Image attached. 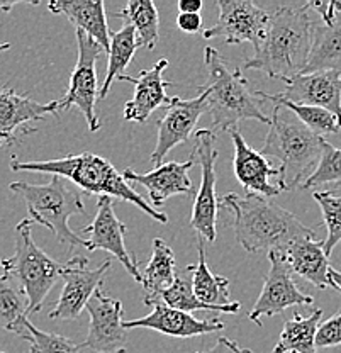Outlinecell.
Masks as SVG:
<instances>
[{
	"instance_id": "ba28073f",
	"label": "cell",
	"mask_w": 341,
	"mask_h": 353,
	"mask_svg": "<svg viewBox=\"0 0 341 353\" xmlns=\"http://www.w3.org/2000/svg\"><path fill=\"white\" fill-rule=\"evenodd\" d=\"M194 157L200 165V187L194 199L190 226L205 241L212 243L218 234V214L221 199L216 194V134L212 130H199L194 134Z\"/></svg>"
},
{
	"instance_id": "e575fe53",
	"label": "cell",
	"mask_w": 341,
	"mask_h": 353,
	"mask_svg": "<svg viewBox=\"0 0 341 353\" xmlns=\"http://www.w3.org/2000/svg\"><path fill=\"white\" fill-rule=\"evenodd\" d=\"M324 183L341 185V150L329 145L326 139L322 143L321 160H319L316 172L304 183V189H316Z\"/></svg>"
},
{
	"instance_id": "603a6c76",
	"label": "cell",
	"mask_w": 341,
	"mask_h": 353,
	"mask_svg": "<svg viewBox=\"0 0 341 353\" xmlns=\"http://www.w3.org/2000/svg\"><path fill=\"white\" fill-rule=\"evenodd\" d=\"M282 255L299 277L306 279L318 289H328L331 265L324 252V240H318L316 236L302 238L292 243Z\"/></svg>"
},
{
	"instance_id": "4fadbf2b",
	"label": "cell",
	"mask_w": 341,
	"mask_h": 353,
	"mask_svg": "<svg viewBox=\"0 0 341 353\" xmlns=\"http://www.w3.org/2000/svg\"><path fill=\"white\" fill-rule=\"evenodd\" d=\"M111 260H105L101 267L89 268V259L75 256L65 263L61 279L65 285L56 306L51 309V319H76L87 307L95 290L101 287L102 277L111 268Z\"/></svg>"
},
{
	"instance_id": "52a82bcc",
	"label": "cell",
	"mask_w": 341,
	"mask_h": 353,
	"mask_svg": "<svg viewBox=\"0 0 341 353\" xmlns=\"http://www.w3.org/2000/svg\"><path fill=\"white\" fill-rule=\"evenodd\" d=\"M32 224L29 218L17 224L14 255L0 262L3 274L10 275L28 297V314L41 311L48 294L65 270V263L46 255L32 240Z\"/></svg>"
},
{
	"instance_id": "d6986e66",
	"label": "cell",
	"mask_w": 341,
	"mask_h": 353,
	"mask_svg": "<svg viewBox=\"0 0 341 353\" xmlns=\"http://www.w3.org/2000/svg\"><path fill=\"white\" fill-rule=\"evenodd\" d=\"M165 68H168V60L161 58L152 68L141 70L138 77L123 75L117 79L121 82L134 83V97L124 105V119L131 123H146L156 109L172 104L174 97L167 92L170 83L163 80Z\"/></svg>"
},
{
	"instance_id": "7c38bea8",
	"label": "cell",
	"mask_w": 341,
	"mask_h": 353,
	"mask_svg": "<svg viewBox=\"0 0 341 353\" xmlns=\"http://www.w3.org/2000/svg\"><path fill=\"white\" fill-rule=\"evenodd\" d=\"M85 309L90 316V325L82 348H90L95 353L123 350L127 341V330L123 321V303L99 287Z\"/></svg>"
},
{
	"instance_id": "7a4b0ae2",
	"label": "cell",
	"mask_w": 341,
	"mask_h": 353,
	"mask_svg": "<svg viewBox=\"0 0 341 353\" xmlns=\"http://www.w3.org/2000/svg\"><path fill=\"white\" fill-rule=\"evenodd\" d=\"M221 205L233 212L234 236L250 253H284L297 240L316 236L291 211L255 194H226Z\"/></svg>"
},
{
	"instance_id": "8fae6325",
	"label": "cell",
	"mask_w": 341,
	"mask_h": 353,
	"mask_svg": "<svg viewBox=\"0 0 341 353\" xmlns=\"http://www.w3.org/2000/svg\"><path fill=\"white\" fill-rule=\"evenodd\" d=\"M270 270L267 272L263 289L248 319L260 325L265 316H275L292 306H313L314 297L304 294L292 279V270L280 252H269Z\"/></svg>"
},
{
	"instance_id": "9c48e42d",
	"label": "cell",
	"mask_w": 341,
	"mask_h": 353,
	"mask_svg": "<svg viewBox=\"0 0 341 353\" xmlns=\"http://www.w3.org/2000/svg\"><path fill=\"white\" fill-rule=\"evenodd\" d=\"M76 46H79V58L70 77V85L67 94L61 101H58V110H70L76 108L83 114L87 126L92 132L101 130V119L95 110V104L99 99V82L95 65L101 58V44H97L90 36L76 29Z\"/></svg>"
},
{
	"instance_id": "ab89813d",
	"label": "cell",
	"mask_w": 341,
	"mask_h": 353,
	"mask_svg": "<svg viewBox=\"0 0 341 353\" xmlns=\"http://www.w3.org/2000/svg\"><path fill=\"white\" fill-rule=\"evenodd\" d=\"M329 287L341 292V272L336 268H329Z\"/></svg>"
},
{
	"instance_id": "e0dca14e",
	"label": "cell",
	"mask_w": 341,
	"mask_h": 353,
	"mask_svg": "<svg viewBox=\"0 0 341 353\" xmlns=\"http://www.w3.org/2000/svg\"><path fill=\"white\" fill-rule=\"evenodd\" d=\"M196 163V157H190L183 161H167L156 167L148 174H138L133 168H126L123 172L126 182L139 183L148 190V197L153 208L163 205L165 202L174 196H189L196 197L194 183L190 180L189 172Z\"/></svg>"
},
{
	"instance_id": "b9f144b4",
	"label": "cell",
	"mask_w": 341,
	"mask_h": 353,
	"mask_svg": "<svg viewBox=\"0 0 341 353\" xmlns=\"http://www.w3.org/2000/svg\"><path fill=\"white\" fill-rule=\"evenodd\" d=\"M116 353H126V350H124V348H123V350H119V352H116Z\"/></svg>"
},
{
	"instance_id": "d4e9b609",
	"label": "cell",
	"mask_w": 341,
	"mask_h": 353,
	"mask_svg": "<svg viewBox=\"0 0 341 353\" xmlns=\"http://www.w3.org/2000/svg\"><path fill=\"white\" fill-rule=\"evenodd\" d=\"M175 277V255L174 250L161 238L153 240V255L141 274V285L145 287L146 306H153L161 294L174 285Z\"/></svg>"
},
{
	"instance_id": "7402d4cb",
	"label": "cell",
	"mask_w": 341,
	"mask_h": 353,
	"mask_svg": "<svg viewBox=\"0 0 341 353\" xmlns=\"http://www.w3.org/2000/svg\"><path fill=\"white\" fill-rule=\"evenodd\" d=\"M48 9L53 14L67 17L79 31L90 36L95 43L101 44L105 53H109L111 32L102 0H53L48 3Z\"/></svg>"
},
{
	"instance_id": "3957f363",
	"label": "cell",
	"mask_w": 341,
	"mask_h": 353,
	"mask_svg": "<svg viewBox=\"0 0 341 353\" xmlns=\"http://www.w3.org/2000/svg\"><path fill=\"white\" fill-rule=\"evenodd\" d=\"M10 170L60 175L70 180L73 185L79 187L83 192L95 194L99 197L109 196L112 199H121L127 204L136 205L156 223H168L165 212L156 211L152 204H148L146 199L139 196L136 190L126 182L124 175L116 170L111 161L95 153L83 152L80 154H68L65 158L46 161H19L17 158H12Z\"/></svg>"
},
{
	"instance_id": "30bf717a",
	"label": "cell",
	"mask_w": 341,
	"mask_h": 353,
	"mask_svg": "<svg viewBox=\"0 0 341 353\" xmlns=\"http://www.w3.org/2000/svg\"><path fill=\"white\" fill-rule=\"evenodd\" d=\"M219 17L212 28L204 29L205 39H223L227 44L251 43L253 50L260 46L270 14L251 0H218Z\"/></svg>"
},
{
	"instance_id": "d590c367",
	"label": "cell",
	"mask_w": 341,
	"mask_h": 353,
	"mask_svg": "<svg viewBox=\"0 0 341 353\" xmlns=\"http://www.w3.org/2000/svg\"><path fill=\"white\" fill-rule=\"evenodd\" d=\"M338 345H341V311L321 323L316 334V348H331Z\"/></svg>"
},
{
	"instance_id": "ffe728a7",
	"label": "cell",
	"mask_w": 341,
	"mask_h": 353,
	"mask_svg": "<svg viewBox=\"0 0 341 353\" xmlns=\"http://www.w3.org/2000/svg\"><path fill=\"white\" fill-rule=\"evenodd\" d=\"M284 101L299 105H313L335 114L341 124V75L336 72L300 73L289 80L284 92L277 94Z\"/></svg>"
},
{
	"instance_id": "8992f818",
	"label": "cell",
	"mask_w": 341,
	"mask_h": 353,
	"mask_svg": "<svg viewBox=\"0 0 341 353\" xmlns=\"http://www.w3.org/2000/svg\"><path fill=\"white\" fill-rule=\"evenodd\" d=\"M9 189L25 202L29 219L36 224L46 226L56 240L75 248H87V240L73 233L68 226V219L76 214H85L82 192L79 187L60 175H51L48 183L14 182Z\"/></svg>"
},
{
	"instance_id": "83f0119b",
	"label": "cell",
	"mask_w": 341,
	"mask_h": 353,
	"mask_svg": "<svg viewBox=\"0 0 341 353\" xmlns=\"http://www.w3.org/2000/svg\"><path fill=\"white\" fill-rule=\"evenodd\" d=\"M138 48H143L141 41L138 39L136 31L133 26L123 24L119 31L111 34V50H109V63H107V75H105L104 83H102L101 92H99V99L107 97L109 90H111L112 83L116 82L119 77L124 75V70L127 68L133 60L134 53Z\"/></svg>"
},
{
	"instance_id": "60d3db41",
	"label": "cell",
	"mask_w": 341,
	"mask_h": 353,
	"mask_svg": "<svg viewBox=\"0 0 341 353\" xmlns=\"http://www.w3.org/2000/svg\"><path fill=\"white\" fill-rule=\"evenodd\" d=\"M7 50H10V43H2V44H0V54H2L3 51H7Z\"/></svg>"
},
{
	"instance_id": "7bdbcfd3",
	"label": "cell",
	"mask_w": 341,
	"mask_h": 353,
	"mask_svg": "<svg viewBox=\"0 0 341 353\" xmlns=\"http://www.w3.org/2000/svg\"><path fill=\"white\" fill-rule=\"evenodd\" d=\"M0 353H3V352H2V350H0Z\"/></svg>"
},
{
	"instance_id": "9a60e30c",
	"label": "cell",
	"mask_w": 341,
	"mask_h": 353,
	"mask_svg": "<svg viewBox=\"0 0 341 353\" xmlns=\"http://www.w3.org/2000/svg\"><path fill=\"white\" fill-rule=\"evenodd\" d=\"M227 132L233 139L234 175L247 194L267 199L284 192L285 185L282 183L280 167H272L262 152L251 148L238 128Z\"/></svg>"
},
{
	"instance_id": "6da1fadb",
	"label": "cell",
	"mask_w": 341,
	"mask_h": 353,
	"mask_svg": "<svg viewBox=\"0 0 341 353\" xmlns=\"http://www.w3.org/2000/svg\"><path fill=\"white\" fill-rule=\"evenodd\" d=\"M313 9L307 3L278 6L270 12L269 28L255 54L243 68L258 70L270 79L289 80L306 72L314 41Z\"/></svg>"
},
{
	"instance_id": "f546056e",
	"label": "cell",
	"mask_w": 341,
	"mask_h": 353,
	"mask_svg": "<svg viewBox=\"0 0 341 353\" xmlns=\"http://www.w3.org/2000/svg\"><path fill=\"white\" fill-rule=\"evenodd\" d=\"M116 17L124 24L133 26L143 48L155 50L160 39V16L158 9L152 0H130L126 7L116 14Z\"/></svg>"
},
{
	"instance_id": "836d02e7",
	"label": "cell",
	"mask_w": 341,
	"mask_h": 353,
	"mask_svg": "<svg viewBox=\"0 0 341 353\" xmlns=\"http://www.w3.org/2000/svg\"><path fill=\"white\" fill-rule=\"evenodd\" d=\"M322 212V221L328 230V236L324 240L326 255L331 256L335 246L341 241V197L333 194L331 190H321L313 194Z\"/></svg>"
},
{
	"instance_id": "277c9868",
	"label": "cell",
	"mask_w": 341,
	"mask_h": 353,
	"mask_svg": "<svg viewBox=\"0 0 341 353\" xmlns=\"http://www.w3.org/2000/svg\"><path fill=\"white\" fill-rule=\"evenodd\" d=\"M205 68L209 73L207 92L209 112L212 117V128L218 131L236 130L245 119H255L258 123L270 124V117L262 109V99L248 88V80L241 68H231L216 48L204 50Z\"/></svg>"
},
{
	"instance_id": "2e32d148",
	"label": "cell",
	"mask_w": 341,
	"mask_h": 353,
	"mask_svg": "<svg viewBox=\"0 0 341 353\" xmlns=\"http://www.w3.org/2000/svg\"><path fill=\"white\" fill-rule=\"evenodd\" d=\"M82 231L89 234V240H87V250L89 252L104 250V252L111 253L114 259H117L124 265L127 274L141 284V272L138 268L136 259L127 252L126 243H124L126 224L119 221L116 212H114L112 197H99L97 214H95L90 226L82 228Z\"/></svg>"
},
{
	"instance_id": "f1b7e54d",
	"label": "cell",
	"mask_w": 341,
	"mask_h": 353,
	"mask_svg": "<svg viewBox=\"0 0 341 353\" xmlns=\"http://www.w3.org/2000/svg\"><path fill=\"white\" fill-rule=\"evenodd\" d=\"M158 303L167 304L168 307L178 309V311L190 312V314H192L194 311H211V312H226V314H236V312L241 309L240 303H233L225 307H216V306H209V304H204L203 301L197 299V296L194 294V289H192V265H189L185 270L180 272V274H177L174 285H172L170 289L165 290L155 304ZM155 304H153V306H155Z\"/></svg>"
},
{
	"instance_id": "5b68a950",
	"label": "cell",
	"mask_w": 341,
	"mask_h": 353,
	"mask_svg": "<svg viewBox=\"0 0 341 353\" xmlns=\"http://www.w3.org/2000/svg\"><path fill=\"white\" fill-rule=\"evenodd\" d=\"M278 105L273 108L262 154L280 161L285 190L304 189L321 160L324 138L304 126L297 117H284Z\"/></svg>"
},
{
	"instance_id": "5bb4252c",
	"label": "cell",
	"mask_w": 341,
	"mask_h": 353,
	"mask_svg": "<svg viewBox=\"0 0 341 353\" xmlns=\"http://www.w3.org/2000/svg\"><path fill=\"white\" fill-rule=\"evenodd\" d=\"M207 110V92L204 88H200V94L192 99L174 97L165 116L158 121V138L152 153V161L156 163V167L163 163L165 157L175 146L182 145L192 136L200 116Z\"/></svg>"
},
{
	"instance_id": "8d00e7d4",
	"label": "cell",
	"mask_w": 341,
	"mask_h": 353,
	"mask_svg": "<svg viewBox=\"0 0 341 353\" xmlns=\"http://www.w3.org/2000/svg\"><path fill=\"white\" fill-rule=\"evenodd\" d=\"M177 26L182 32L196 34L203 29V16L200 14H180L177 16Z\"/></svg>"
},
{
	"instance_id": "74e56055",
	"label": "cell",
	"mask_w": 341,
	"mask_h": 353,
	"mask_svg": "<svg viewBox=\"0 0 341 353\" xmlns=\"http://www.w3.org/2000/svg\"><path fill=\"white\" fill-rule=\"evenodd\" d=\"M196 353H253V352L248 350V348L240 347V345H238L234 340H231V338L221 336L218 338V341H216V345L212 348H209V350L196 352Z\"/></svg>"
},
{
	"instance_id": "4dcf8cb0",
	"label": "cell",
	"mask_w": 341,
	"mask_h": 353,
	"mask_svg": "<svg viewBox=\"0 0 341 353\" xmlns=\"http://www.w3.org/2000/svg\"><path fill=\"white\" fill-rule=\"evenodd\" d=\"M262 101H270L273 105H278L282 109H287L291 112L296 114L297 119L304 124L306 128H309L311 131L316 132L318 136L324 138L326 134H336L341 130L340 119L331 114L329 110L321 109V108H313V105H299L294 102L284 101V99L278 97L277 94H267V92H255Z\"/></svg>"
},
{
	"instance_id": "1f68e13d",
	"label": "cell",
	"mask_w": 341,
	"mask_h": 353,
	"mask_svg": "<svg viewBox=\"0 0 341 353\" xmlns=\"http://www.w3.org/2000/svg\"><path fill=\"white\" fill-rule=\"evenodd\" d=\"M28 318V297L10 275H0V328L17 333Z\"/></svg>"
},
{
	"instance_id": "484cf974",
	"label": "cell",
	"mask_w": 341,
	"mask_h": 353,
	"mask_svg": "<svg viewBox=\"0 0 341 353\" xmlns=\"http://www.w3.org/2000/svg\"><path fill=\"white\" fill-rule=\"evenodd\" d=\"M196 246L199 262L197 265H192V289L197 299L216 307H225L233 304L229 294V281L223 275L212 274L207 262H205V245L200 234H197Z\"/></svg>"
},
{
	"instance_id": "f35d334b",
	"label": "cell",
	"mask_w": 341,
	"mask_h": 353,
	"mask_svg": "<svg viewBox=\"0 0 341 353\" xmlns=\"http://www.w3.org/2000/svg\"><path fill=\"white\" fill-rule=\"evenodd\" d=\"M204 3L203 0H180L178 2V12L180 14H200Z\"/></svg>"
},
{
	"instance_id": "4316f807",
	"label": "cell",
	"mask_w": 341,
	"mask_h": 353,
	"mask_svg": "<svg viewBox=\"0 0 341 353\" xmlns=\"http://www.w3.org/2000/svg\"><path fill=\"white\" fill-rule=\"evenodd\" d=\"M321 307L314 309L313 314L306 318L296 312L294 318L284 323L273 353H316V334L321 325Z\"/></svg>"
},
{
	"instance_id": "cb8c5ba5",
	"label": "cell",
	"mask_w": 341,
	"mask_h": 353,
	"mask_svg": "<svg viewBox=\"0 0 341 353\" xmlns=\"http://www.w3.org/2000/svg\"><path fill=\"white\" fill-rule=\"evenodd\" d=\"M336 72L341 75V2L329 22H316L314 41L306 72Z\"/></svg>"
},
{
	"instance_id": "ac0fdd59",
	"label": "cell",
	"mask_w": 341,
	"mask_h": 353,
	"mask_svg": "<svg viewBox=\"0 0 341 353\" xmlns=\"http://www.w3.org/2000/svg\"><path fill=\"white\" fill-rule=\"evenodd\" d=\"M58 112V101L39 104L28 95L17 94L9 87L0 88V146L14 145L17 136L34 132L28 128L29 123L45 119L50 114Z\"/></svg>"
},
{
	"instance_id": "44dd1931",
	"label": "cell",
	"mask_w": 341,
	"mask_h": 353,
	"mask_svg": "<svg viewBox=\"0 0 341 353\" xmlns=\"http://www.w3.org/2000/svg\"><path fill=\"white\" fill-rule=\"evenodd\" d=\"M124 326H126V330H155L172 338H194L225 330L226 325L221 319H197L190 312L178 311V309L168 307L167 304L158 303L153 306V311L146 314L145 318L124 321Z\"/></svg>"
},
{
	"instance_id": "d6a6232c",
	"label": "cell",
	"mask_w": 341,
	"mask_h": 353,
	"mask_svg": "<svg viewBox=\"0 0 341 353\" xmlns=\"http://www.w3.org/2000/svg\"><path fill=\"white\" fill-rule=\"evenodd\" d=\"M16 334L28 341L31 347L29 353H80L82 350V345H76L63 334L38 330L28 318L23 319Z\"/></svg>"
}]
</instances>
